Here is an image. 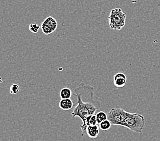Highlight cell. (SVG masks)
<instances>
[{
    "label": "cell",
    "instance_id": "cell-1",
    "mask_svg": "<svg viewBox=\"0 0 160 141\" xmlns=\"http://www.w3.org/2000/svg\"><path fill=\"white\" fill-rule=\"evenodd\" d=\"M74 95L77 97V105L72 113L73 118L78 117L82 121V124L80 125L82 135L87 130L85 121L87 117L94 115L100 108L101 102L95 96L94 87L89 85H86L83 82L80 83L74 90Z\"/></svg>",
    "mask_w": 160,
    "mask_h": 141
},
{
    "label": "cell",
    "instance_id": "cell-2",
    "mask_svg": "<svg viewBox=\"0 0 160 141\" xmlns=\"http://www.w3.org/2000/svg\"><path fill=\"white\" fill-rule=\"evenodd\" d=\"M145 120L144 117L139 113H129L128 117L121 124V126H123L130 129L132 132L137 133H141L142 132Z\"/></svg>",
    "mask_w": 160,
    "mask_h": 141
},
{
    "label": "cell",
    "instance_id": "cell-3",
    "mask_svg": "<svg viewBox=\"0 0 160 141\" xmlns=\"http://www.w3.org/2000/svg\"><path fill=\"white\" fill-rule=\"evenodd\" d=\"M126 14L121 8H115L110 11L108 16V24L110 29L120 31L125 25Z\"/></svg>",
    "mask_w": 160,
    "mask_h": 141
},
{
    "label": "cell",
    "instance_id": "cell-4",
    "mask_svg": "<svg viewBox=\"0 0 160 141\" xmlns=\"http://www.w3.org/2000/svg\"><path fill=\"white\" fill-rule=\"evenodd\" d=\"M129 112L119 107L112 108L107 114L108 120L110 121L112 125H121L123 122L125 118L129 115Z\"/></svg>",
    "mask_w": 160,
    "mask_h": 141
},
{
    "label": "cell",
    "instance_id": "cell-5",
    "mask_svg": "<svg viewBox=\"0 0 160 141\" xmlns=\"http://www.w3.org/2000/svg\"><path fill=\"white\" fill-rule=\"evenodd\" d=\"M58 26V22H57L55 18H53L52 16H48L42 22L40 27L44 34L49 35V34H51L56 31Z\"/></svg>",
    "mask_w": 160,
    "mask_h": 141
},
{
    "label": "cell",
    "instance_id": "cell-6",
    "mask_svg": "<svg viewBox=\"0 0 160 141\" xmlns=\"http://www.w3.org/2000/svg\"><path fill=\"white\" fill-rule=\"evenodd\" d=\"M127 78L123 73H117L114 76V85L117 88H122L126 84Z\"/></svg>",
    "mask_w": 160,
    "mask_h": 141
},
{
    "label": "cell",
    "instance_id": "cell-7",
    "mask_svg": "<svg viewBox=\"0 0 160 141\" xmlns=\"http://www.w3.org/2000/svg\"><path fill=\"white\" fill-rule=\"evenodd\" d=\"M99 129H100V128H99L98 125H89V126H87V128L86 133L89 138H91V139L97 138L99 133H100Z\"/></svg>",
    "mask_w": 160,
    "mask_h": 141
},
{
    "label": "cell",
    "instance_id": "cell-8",
    "mask_svg": "<svg viewBox=\"0 0 160 141\" xmlns=\"http://www.w3.org/2000/svg\"><path fill=\"white\" fill-rule=\"evenodd\" d=\"M59 107L65 110H70L73 107V102L70 98L62 99V101L59 102Z\"/></svg>",
    "mask_w": 160,
    "mask_h": 141
},
{
    "label": "cell",
    "instance_id": "cell-9",
    "mask_svg": "<svg viewBox=\"0 0 160 141\" xmlns=\"http://www.w3.org/2000/svg\"><path fill=\"white\" fill-rule=\"evenodd\" d=\"M72 95V92L70 89L68 87H64L60 91V97L62 99H67L70 98Z\"/></svg>",
    "mask_w": 160,
    "mask_h": 141
},
{
    "label": "cell",
    "instance_id": "cell-10",
    "mask_svg": "<svg viewBox=\"0 0 160 141\" xmlns=\"http://www.w3.org/2000/svg\"><path fill=\"white\" fill-rule=\"evenodd\" d=\"M85 125L87 128V126H89V125H98L96 115H91L87 117L86 121H85Z\"/></svg>",
    "mask_w": 160,
    "mask_h": 141
},
{
    "label": "cell",
    "instance_id": "cell-11",
    "mask_svg": "<svg viewBox=\"0 0 160 141\" xmlns=\"http://www.w3.org/2000/svg\"><path fill=\"white\" fill-rule=\"evenodd\" d=\"M96 120H97V122L98 124L99 125L100 123H102V121H104L106 120H108V117H107V114H106L104 111H99L96 114Z\"/></svg>",
    "mask_w": 160,
    "mask_h": 141
},
{
    "label": "cell",
    "instance_id": "cell-12",
    "mask_svg": "<svg viewBox=\"0 0 160 141\" xmlns=\"http://www.w3.org/2000/svg\"><path fill=\"white\" fill-rule=\"evenodd\" d=\"M111 125L112 124L110 122V121L106 120L99 124V128H100L103 131H107L110 128V127H111Z\"/></svg>",
    "mask_w": 160,
    "mask_h": 141
},
{
    "label": "cell",
    "instance_id": "cell-13",
    "mask_svg": "<svg viewBox=\"0 0 160 141\" xmlns=\"http://www.w3.org/2000/svg\"><path fill=\"white\" fill-rule=\"evenodd\" d=\"M20 90L19 86L17 83H14L10 87V92L12 94H17Z\"/></svg>",
    "mask_w": 160,
    "mask_h": 141
},
{
    "label": "cell",
    "instance_id": "cell-14",
    "mask_svg": "<svg viewBox=\"0 0 160 141\" xmlns=\"http://www.w3.org/2000/svg\"><path fill=\"white\" fill-rule=\"evenodd\" d=\"M29 31H31L32 33H37L38 32L39 29L40 28V26L38 25H37V24L32 23V24H31V25H29Z\"/></svg>",
    "mask_w": 160,
    "mask_h": 141
}]
</instances>
